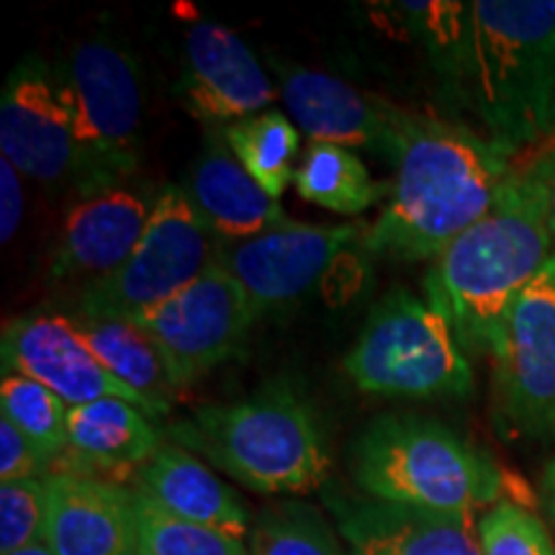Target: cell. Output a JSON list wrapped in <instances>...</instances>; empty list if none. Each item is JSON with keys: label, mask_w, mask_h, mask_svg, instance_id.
I'll list each match as a JSON object with an SVG mask.
<instances>
[{"label": "cell", "mask_w": 555, "mask_h": 555, "mask_svg": "<svg viewBox=\"0 0 555 555\" xmlns=\"http://www.w3.org/2000/svg\"><path fill=\"white\" fill-rule=\"evenodd\" d=\"M352 555H483L474 515L327 494Z\"/></svg>", "instance_id": "17"}, {"label": "cell", "mask_w": 555, "mask_h": 555, "mask_svg": "<svg viewBox=\"0 0 555 555\" xmlns=\"http://www.w3.org/2000/svg\"><path fill=\"white\" fill-rule=\"evenodd\" d=\"M185 196L211 232L224 242H242L283 224L281 201L262 185L229 150L224 131L208 129L196 163L185 180Z\"/></svg>", "instance_id": "20"}, {"label": "cell", "mask_w": 555, "mask_h": 555, "mask_svg": "<svg viewBox=\"0 0 555 555\" xmlns=\"http://www.w3.org/2000/svg\"><path fill=\"white\" fill-rule=\"evenodd\" d=\"M358 237L360 224L283 221L242 242H224L221 266L237 278L258 317L304 298Z\"/></svg>", "instance_id": "12"}, {"label": "cell", "mask_w": 555, "mask_h": 555, "mask_svg": "<svg viewBox=\"0 0 555 555\" xmlns=\"http://www.w3.org/2000/svg\"><path fill=\"white\" fill-rule=\"evenodd\" d=\"M249 555H345L332 525L317 506L278 502L249 527Z\"/></svg>", "instance_id": "25"}, {"label": "cell", "mask_w": 555, "mask_h": 555, "mask_svg": "<svg viewBox=\"0 0 555 555\" xmlns=\"http://www.w3.org/2000/svg\"><path fill=\"white\" fill-rule=\"evenodd\" d=\"M555 253L545 193L530 165L515 168L494 206L427 270V301L468 352L494 350L502 319Z\"/></svg>", "instance_id": "3"}, {"label": "cell", "mask_w": 555, "mask_h": 555, "mask_svg": "<svg viewBox=\"0 0 555 555\" xmlns=\"http://www.w3.org/2000/svg\"><path fill=\"white\" fill-rule=\"evenodd\" d=\"M221 131L242 168L258 180L270 196L281 201L296 178L294 159L301 144L296 124L281 111L268 108L249 119L227 124Z\"/></svg>", "instance_id": "24"}, {"label": "cell", "mask_w": 555, "mask_h": 555, "mask_svg": "<svg viewBox=\"0 0 555 555\" xmlns=\"http://www.w3.org/2000/svg\"><path fill=\"white\" fill-rule=\"evenodd\" d=\"M294 185L304 201L345 217L367 211L391 191L386 183L373 180L356 152L324 142H311L296 168Z\"/></svg>", "instance_id": "23"}, {"label": "cell", "mask_w": 555, "mask_h": 555, "mask_svg": "<svg viewBox=\"0 0 555 555\" xmlns=\"http://www.w3.org/2000/svg\"><path fill=\"white\" fill-rule=\"evenodd\" d=\"M224 240L198 217L183 189L168 185L152 201V214L131 258L106 281L75 296L73 314L139 319L221 266Z\"/></svg>", "instance_id": "8"}, {"label": "cell", "mask_w": 555, "mask_h": 555, "mask_svg": "<svg viewBox=\"0 0 555 555\" xmlns=\"http://www.w3.org/2000/svg\"><path fill=\"white\" fill-rule=\"evenodd\" d=\"M86 159L82 196L119 189L142 163V86L134 57L108 39L80 41L57 67Z\"/></svg>", "instance_id": "7"}, {"label": "cell", "mask_w": 555, "mask_h": 555, "mask_svg": "<svg viewBox=\"0 0 555 555\" xmlns=\"http://www.w3.org/2000/svg\"><path fill=\"white\" fill-rule=\"evenodd\" d=\"M168 435L266 496L309 494L330 476V450L314 409L286 380L247 399L196 406L172 422Z\"/></svg>", "instance_id": "4"}, {"label": "cell", "mask_w": 555, "mask_h": 555, "mask_svg": "<svg viewBox=\"0 0 555 555\" xmlns=\"http://www.w3.org/2000/svg\"><path fill=\"white\" fill-rule=\"evenodd\" d=\"M281 99L291 121L314 142L337 147H365L391 163L409 111L393 106L378 95L347 86L345 80L309 67L281 69Z\"/></svg>", "instance_id": "15"}, {"label": "cell", "mask_w": 555, "mask_h": 555, "mask_svg": "<svg viewBox=\"0 0 555 555\" xmlns=\"http://www.w3.org/2000/svg\"><path fill=\"white\" fill-rule=\"evenodd\" d=\"M0 152L21 176L82 193L86 159L57 69L39 54L13 67L0 95Z\"/></svg>", "instance_id": "11"}, {"label": "cell", "mask_w": 555, "mask_h": 555, "mask_svg": "<svg viewBox=\"0 0 555 555\" xmlns=\"http://www.w3.org/2000/svg\"><path fill=\"white\" fill-rule=\"evenodd\" d=\"M150 214L152 204L127 189L95 193L75 204L52 253V286H75L82 294L114 275L137 249Z\"/></svg>", "instance_id": "16"}, {"label": "cell", "mask_w": 555, "mask_h": 555, "mask_svg": "<svg viewBox=\"0 0 555 555\" xmlns=\"http://www.w3.org/2000/svg\"><path fill=\"white\" fill-rule=\"evenodd\" d=\"M391 165V198L363 242L401 262L435 260L494 206L515 172L509 155L463 121L412 111Z\"/></svg>", "instance_id": "2"}, {"label": "cell", "mask_w": 555, "mask_h": 555, "mask_svg": "<svg viewBox=\"0 0 555 555\" xmlns=\"http://www.w3.org/2000/svg\"><path fill=\"white\" fill-rule=\"evenodd\" d=\"M442 95L504 155L555 137V0H476Z\"/></svg>", "instance_id": "1"}, {"label": "cell", "mask_w": 555, "mask_h": 555, "mask_svg": "<svg viewBox=\"0 0 555 555\" xmlns=\"http://www.w3.org/2000/svg\"><path fill=\"white\" fill-rule=\"evenodd\" d=\"M180 103L204 124H234L268 111L275 88L253 50L227 26L196 21L185 34Z\"/></svg>", "instance_id": "14"}, {"label": "cell", "mask_w": 555, "mask_h": 555, "mask_svg": "<svg viewBox=\"0 0 555 555\" xmlns=\"http://www.w3.org/2000/svg\"><path fill=\"white\" fill-rule=\"evenodd\" d=\"M163 446L155 420L129 401L108 397L73 406L67 450L50 474H78L108 483H134L139 468Z\"/></svg>", "instance_id": "19"}, {"label": "cell", "mask_w": 555, "mask_h": 555, "mask_svg": "<svg viewBox=\"0 0 555 555\" xmlns=\"http://www.w3.org/2000/svg\"><path fill=\"white\" fill-rule=\"evenodd\" d=\"M360 391L380 397H466L474 367L433 304L404 288L386 294L343 360Z\"/></svg>", "instance_id": "6"}, {"label": "cell", "mask_w": 555, "mask_h": 555, "mask_svg": "<svg viewBox=\"0 0 555 555\" xmlns=\"http://www.w3.org/2000/svg\"><path fill=\"white\" fill-rule=\"evenodd\" d=\"M0 360H3L0 363L3 376L13 373L37 380L57 393L69 409L116 397L144 412L142 399L111 376L86 345L73 319L65 314L34 311L5 322L0 337Z\"/></svg>", "instance_id": "13"}, {"label": "cell", "mask_w": 555, "mask_h": 555, "mask_svg": "<svg viewBox=\"0 0 555 555\" xmlns=\"http://www.w3.org/2000/svg\"><path fill=\"white\" fill-rule=\"evenodd\" d=\"M67 414L65 401L37 380L13 373L0 380V416L29 437L50 470L67 450Z\"/></svg>", "instance_id": "26"}, {"label": "cell", "mask_w": 555, "mask_h": 555, "mask_svg": "<svg viewBox=\"0 0 555 555\" xmlns=\"http://www.w3.org/2000/svg\"><path fill=\"white\" fill-rule=\"evenodd\" d=\"M540 491H543V504L547 517H551V525L555 530V457L547 463L545 474H543V483H540Z\"/></svg>", "instance_id": "33"}, {"label": "cell", "mask_w": 555, "mask_h": 555, "mask_svg": "<svg viewBox=\"0 0 555 555\" xmlns=\"http://www.w3.org/2000/svg\"><path fill=\"white\" fill-rule=\"evenodd\" d=\"M134 322L155 339L178 391L198 384L245 343L258 311L224 266Z\"/></svg>", "instance_id": "10"}, {"label": "cell", "mask_w": 555, "mask_h": 555, "mask_svg": "<svg viewBox=\"0 0 555 555\" xmlns=\"http://www.w3.org/2000/svg\"><path fill=\"white\" fill-rule=\"evenodd\" d=\"M352 481L365 496L416 509L476 515L504 476L461 435L420 414H380L350 446Z\"/></svg>", "instance_id": "5"}, {"label": "cell", "mask_w": 555, "mask_h": 555, "mask_svg": "<svg viewBox=\"0 0 555 555\" xmlns=\"http://www.w3.org/2000/svg\"><path fill=\"white\" fill-rule=\"evenodd\" d=\"M50 474L44 457L31 446V440L13 427L5 416H0V483L26 481Z\"/></svg>", "instance_id": "30"}, {"label": "cell", "mask_w": 555, "mask_h": 555, "mask_svg": "<svg viewBox=\"0 0 555 555\" xmlns=\"http://www.w3.org/2000/svg\"><path fill=\"white\" fill-rule=\"evenodd\" d=\"M13 555H52V553H50V547H47V545H34V547H26V551L13 553Z\"/></svg>", "instance_id": "34"}, {"label": "cell", "mask_w": 555, "mask_h": 555, "mask_svg": "<svg viewBox=\"0 0 555 555\" xmlns=\"http://www.w3.org/2000/svg\"><path fill=\"white\" fill-rule=\"evenodd\" d=\"M47 486L44 476L0 483V555L44 545Z\"/></svg>", "instance_id": "29"}, {"label": "cell", "mask_w": 555, "mask_h": 555, "mask_svg": "<svg viewBox=\"0 0 555 555\" xmlns=\"http://www.w3.org/2000/svg\"><path fill=\"white\" fill-rule=\"evenodd\" d=\"M483 555H555V543L538 515L509 499L478 519Z\"/></svg>", "instance_id": "28"}, {"label": "cell", "mask_w": 555, "mask_h": 555, "mask_svg": "<svg viewBox=\"0 0 555 555\" xmlns=\"http://www.w3.org/2000/svg\"><path fill=\"white\" fill-rule=\"evenodd\" d=\"M134 494L137 555H249L240 538L196 522L172 517L147 496Z\"/></svg>", "instance_id": "27"}, {"label": "cell", "mask_w": 555, "mask_h": 555, "mask_svg": "<svg viewBox=\"0 0 555 555\" xmlns=\"http://www.w3.org/2000/svg\"><path fill=\"white\" fill-rule=\"evenodd\" d=\"M494 414L504 435H555V253L502 319L494 350Z\"/></svg>", "instance_id": "9"}, {"label": "cell", "mask_w": 555, "mask_h": 555, "mask_svg": "<svg viewBox=\"0 0 555 555\" xmlns=\"http://www.w3.org/2000/svg\"><path fill=\"white\" fill-rule=\"evenodd\" d=\"M21 172L9 159H0V242L9 245L16 237L21 219H24V191H21Z\"/></svg>", "instance_id": "31"}, {"label": "cell", "mask_w": 555, "mask_h": 555, "mask_svg": "<svg viewBox=\"0 0 555 555\" xmlns=\"http://www.w3.org/2000/svg\"><path fill=\"white\" fill-rule=\"evenodd\" d=\"M527 165H530V170L535 172L540 185H543L545 206H547V224H551V232L555 240V137L551 142H545Z\"/></svg>", "instance_id": "32"}, {"label": "cell", "mask_w": 555, "mask_h": 555, "mask_svg": "<svg viewBox=\"0 0 555 555\" xmlns=\"http://www.w3.org/2000/svg\"><path fill=\"white\" fill-rule=\"evenodd\" d=\"M69 319L111 376L142 399L144 412L152 420L170 412L180 391L172 384L163 352L147 332L131 319L82 314H69Z\"/></svg>", "instance_id": "22"}, {"label": "cell", "mask_w": 555, "mask_h": 555, "mask_svg": "<svg viewBox=\"0 0 555 555\" xmlns=\"http://www.w3.org/2000/svg\"><path fill=\"white\" fill-rule=\"evenodd\" d=\"M134 491L185 522L214 527L240 540L249 530L245 502L191 450L176 442H163L139 468Z\"/></svg>", "instance_id": "21"}, {"label": "cell", "mask_w": 555, "mask_h": 555, "mask_svg": "<svg viewBox=\"0 0 555 555\" xmlns=\"http://www.w3.org/2000/svg\"><path fill=\"white\" fill-rule=\"evenodd\" d=\"M44 545L52 555H137L134 494L78 474H47Z\"/></svg>", "instance_id": "18"}]
</instances>
